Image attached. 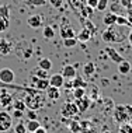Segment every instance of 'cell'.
I'll list each match as a JSON object with an SVG mask.
<instances>
[{"label": "cell", "instance_id": "1", "mask_svg": "<svg viewBox=\"0 0 132 133\" xmlns=\"http://www.w3.org/2000/svg\"><path fill=\"white\" fill-rule=\"evenodd\" d=\"M24 102H26V107L31 111H38L44 107L45 104V97L42 95L41 91H37V90H33L31 92H27V95L24 97Z\"/></svg>", "mask_w": 132, "mask_h": 133}, {"label": "cell", "instance_id": "2", "mask_svg": "<svg viewBox=\"0 0 132 133\" xmlns=\"http://www.w3.org/2000/svg\"><path fill=\"white\" fill-rule=\"evenodd\" d=\"M125 38H127V35H124L120 31V28H117V25L107 27L101 32V39L105 44H120V42L125 41Z\"/></svg>", "mask_w": 132, "mask_h": 133}, {"label": "cell", "instance_id": "3", "mask_svg": "<svg viewBox=\"0 0 132 133\" xmlns=\"http://www.w3.org/2000/svg\"><path fill=\"white\" fill-rule=\"evenodd\" d=\"M114 121L117 123H125L132 118V105H117L114 108Z\"/></svg>", "mask_w": 132, "mask_h": 133}, {"label": "cell", "instance_id": "4", "mask_svg": "<svg viewBox=\"0 0 132 133\" xmlns=\"http://www.w3.org/2000/svg\"><path fill=\"white\" fill-rule=\"evenodd\" d=\"M79 114V109H77L76 104L74 102H65L60 108V115L66 119H70V118H74Z\"/></svg>", "mask_w": 132, "mask_h": 133}, {"label": "cell", "instance_id": "5", "mask_svg": "<svg viewBox=\"0 0 132 133\" xmlns=\"http://www.w3.org/2000/svg\"><path fill=\"white\" fill-rule=\"evenodd\" d=\"M13 128V116L6 111H0V132H7Z\"/></svg>", "mask_w": 132, "mask_h": 133}, {"label": "cell", "instance_id": "6", "mask_svg": "<svg viewBox=\"0 0 132 133\" xmlns=\"http://www.w3.org/2000/svg\"><path fill=\"white\" fill-rule=\"evenodd\" d=\"M30 84H31V88L42 92L49 87V78H38L33 74V76H31V80H30Z\"/></svg>", "mask_w": 132, "mask_h": 133}, {"label": "cell", "instance_id": "7", "mask_svg": "<svg viewBox=\"0 0 132 133\" xmlns=\"http://www.w3.org/2000/svg\"><path fill=\"white\" fill-rule=\"evenodd\" d=\"M14 78V71L10 69V67H3V69H0V81L4 83V84H13Z\"/></svg>", "mask_w": 132, "mask_h": 133}, {"label": "cell", "instance_id": "8", "mask_svg": "<svg viewBox=\"0 0 132 133\" xmlns=\"http://www.w3.org/2000/svg\"><path fill=\"white\" fill-rule=\"evenodd\" d=\"M59 34H60V37H62V39H67V38H76V32H74L73 28L70 27L69 24H67V21H66V24H62V25H60Z\"/></svg>", "mask_w": 132, "mask_h": 133}, {"label": "cell", "instance_id": "9", "mask_svg": "<svg viewBox=\"0 0 132 133\" xmlns=\"http://www.w3.org/2000/svg\"><path fill=\"white\" fill-rule=\"evenodd\" d=\"M74 104H76L77 109H79V114H84L89 108H90V98H87V97L84 95L79 99H74Z\"/></svg>", "mask_w": 132, "mask_h": 133}, {"label": "cell", "instance_id": "10", "mask_svg": "<svg viewBox=\"0 0 132 133\" xmlns=\"http://www.w3.org/2000/svg\"><path fill=\"white\" fill-rule=\"evenodd\" d=\"M49 85H51V87L60 88V87L65 85V78H63L62 74L55 73V74H52V76H49Z\"/></svg>", "mask_w": 132, "mask_h": 133}, {"label": "cell", "instance_id": "11", "mask_svg": "<svg viewBox=\"0 0 132 133\" xmlns=\"http://www.w3.org/2000/svg\"><path fill=\"white\" fill-rule=\"evenodd\" d=\"M60 74L63 76L65 80H73V78L77 76V74H76V67L72 66V64H66V66H63L62 73H60Z\"/></svg>", "mask_w": 132, "mask_h": 133}, {"label": "cell", "instance_id": "12", "mask_svg": "<svg viewBox=\"0 0 132 133\" xmlns=\"http://www.w3.org/2000/svg\"><path fill=\"white\" fill-rule=\"evenodd\" d=\"M105 53H107V56H108L110 59H111L114 63H117V64L121 63L124 60V56H121L120 53L115 51V49L111 48V46H107V48H105Z\"/></svg>", "mask_w": 132, "mask_h": 133}, {"label": "cell", "instance_id": "13", "mask_svg": "<svg viewBox=\"0 0 132 133\" xmlns=\"http://www.w3.org/2000/svg\"><path fill=\"white\" fill-rule=\"evenodd\" d=\"M45 94H46V98H48L49 101H58L60 98V88L51 87V85H49V87L45 90Z\"/></svg>", "mask_w": 132, "mask_h": 133}, {"label": "cell", "instance_id": "14", "mask_svg": "<svg viewBox=\"0 0 132 133\" xmlns=\"http://www.w3.org/2000/svg\"><path fill=\"white\" fill-rule=\"evenodd\" d=\"M27 24H28V25H30L31 28L37 30V28H41L44 23H42V17L40 16V14H33L31 17H28Z\"/></svg>", "mask_w": 132, "mask_h": 133}, {"label": "cell", "instance_id": "15", "mask_svg": "<svg viewBox=\"0 0 132 133\" xmlns=\"http://www.w3.org/2000/svg\"><path fill=\"white\" fill-rule=\"evenodd\" d=\"M11 49H13L11 42L7 41V39H4V38L0 39V55H3V56L9 55V53L11 52Z\"/></svg>", "mask_w": 132, "mask_h": 133}, {"label": "cell", "instance_id": "16", "mask_svg": "<svg viewBox=\"0 0 132 133\" xmlns=\"http://www.w3.org/2000/svg\"><path fill=\"white\" fill-rule=\"evenodd\" d=\"M103 23H104V25L107 27H112V25H115V23H117V14L115 13H105L104 14V17H103Z\"/></svg>", "mask_w": 132, "mask_h": 133}, {"label": "cell", "instance_id": "17", "mask_svg": "<svg viewBox=\"0 0 132 133\" xmlns=\"http://www.w3.org/2000/svg\"><path fill=\"white\" fill-rule=\"evenodd\" d=\"M131 69H132V66H131V63L128 62L127 59H124L121 63H118V73L122 74V76L129 74L131 73Z\"/></svg>", "mask_w": 132, "mask_h": 133}, {"label": "cell", "instance_id": "18", "mask_svg": "<svg viewBox=\"0 0 132 133\" xmlns=\"http://www.w3.org/2000/svg\"><path fill=\"white\" fill-rule=\"evenodd\" d=\"M13 101V98H11V95H10V92H7L4 88L0 91V104H2V107H7V105H10Z\"/></svg>", "mask_w": 132, "mask_h": 133}, {"label": "cell", "instance_id": "19", "mask_svg": "<svg viewBox=\"0 0 132 133\" xmlns=\"http://www.w3.org/2000/svg\"><path fill=\"white\" fill-rule=\"evenodd\" d=\"M93 11H94V9H91V7H89V6L86 4V6H83V7L79 10V16H80L81 20H89V18L91 17Z\"/></svg>", "mask_w": 132, "mask_h": 133}, {"label": "cell", "instance_id": "20", "mask_svg": "<svg viewBox=\"0 0 132 133\" xmlns=\"http://www.w3.org/2000/svg\"><path fill=\"white\" fill-rule=\"evenodd\" d=\"M91 37H93L91 32L89 30H86V28H83V30L76 35V39H77V41H80V42H87V41H90V39H91Z\"/></svg>", "mask_w": 132, "mask_h": 133}, {"label": "cell", "instance_id": "21", "mask_svg": "<svg viewBox=\"0 0 132 133\" xmlns=\"http://www.w3.org/2000/svg\"><path fill=\"white\" fill-rule=\"evenodd\" d=\"M86 87H87V81L83 80L81 77L76 76V77L72 80V90H73V88H86Z\"/></svg>", "mask_w": 132, "mask_h": 133}, {"label": "cell", "instance_id": "22", "mask_svg": "<svg viewBox=\"0 0 132 133\" xmlns=\"http://www.w3.org/2000/svg\"><path fill=\"white\" fill-rule=\"evenodd\" d=\"M41 126V123L38 122V119H34V121H31V119H28L26 122V128H27V132H31V133H34L35 130H37L38 128Z\"/></svg>", "mask_w": 132, "mask_h": 133}, {"label": "cell", "instance_id": "23", "mask_svg": "<svg viewBox=\"0 0 132 133\" xmlns=\"http://www.w3.org/2000/svg\"><path fill=\"white\" fill-rule=\"evenodd\" d=\"M38 67L40 69H44L46 71H49L52 69V62H51V59H48V57H41L40 59V62H38Z\"/></svg>", "mask_w": 132, "mask_h": 133}, {"label": "cell", "instance_id": "24", "mask_svg": "<svg viewBox=\"0 0 132 133\" xmlns=\"http://www.w3.org/2000/svg\"><path fill=\"white\" fill-rule=\"evenodd\" d=\"M94 71H96V64L93 63V62H89L86 63L83 66V73H84V76H93L94 74Z\"/></svg>", "mask_w": 132, "mask_h": 133}, {"label": "cell", "instance_id": "25", "mask_svg": "<svg viewBox=\"0 0 132 133\" xmlns=\"http://www.w3.org/2000/svg\"><path fill=\"white\" fill-rule=\"evenodd\" d=\"M42 35H44L46 39H52L55 37V28L51 27V25H45L44 30H42Z\"/></svg>", "mask_w": 132, "mask_h": 133}, {"label": "cell", "instance_id": "26", "mask_svg": "<svg viewBox=\"0 0 132 133\" xmlns=\"http://www.w3.org/2000/svg\"><path fill=\"white\" fill-rule=\"evenodd\" d=\"M11 107H13V109L23 111V112H26V109H27V107H26V102H24V99H16L14 102H11Z\"/></svg>", "mask_w": 132, "mask_h": 133}, {"label": "cell", "instance_id": "27", "mask_svg": "<svg viewBox=\"0 0 132 133\" xmlns=\"http://www.w3.org/2000/svg\"><path fill=\"white\" fill-rule=\"evenodd\" d=\"M0 87L2 88H9V87H11V88H16V90H23V91H26V92H31L34 88H30V87H23V85H13V84H4V83H2L0 81Z\"/></svg>", "mask_w": 132, "mask_h": 133}, {"label": "cell", "instance_id": "28", "mask_svg": "<svg viewBox=\"0 0 132 133\" xmlns=\"http://www.w3.org/2000/svg\"><path fill=\"white\" fill-rule=\"evenodd\" d=\"M118 133H132V123H131V122L120 123V126H118Z\"/></svg>", "mask_w": 132, "mask_h": 133}, {"label": "cell", "instance_id": "29", "mask_svg": "<svg viewBox=\"0 0 132 133\" xmlns=\"http://www.w3.org/2000/svg\"><path fill=\"white\" fill-rule=\"evenodd\" d=\"M117 27H131L129 25V21H128L127 16H117Z\"/></svg>", "mask_w": 132, "mask_h": 133}, {"label": "cell", "instance_id": "30", "mask_svg": "<svg viewBox=\"0 0 132 133\" xmlns=\"http://www.w3.org/2000/svg\"><path fill=\"white\" fill-rule=\"evenodd\" d=\"M69 3L76 11H79L83 6H86V0H69Z\"/></svg>", "mask_w": 132, "mask_h": 133}, {"label": "cell", "instance_id": "31", "mask_svg": "<svg viewBox=\"0 0 132 133\" xmlns=\"http://www.w3.org/2000/svg\"><path fill=\"white\" fill-rule=\"evenodd\" d=\"M34 76L38 77V78H49V73L44 69H40V67H37L34 71Z\"/></svg>", "mask_w": 132, "mask_h": 133}, {"label": "cell", "instance_id": "32", "mask_svg": "<svg viewBox=\"0 0 132 133\" xmlns=\"http://www.w3.org/2000/svg\"><path fill=\"white\" fill-rule=\"evenodd\" d=\"M14 133H28L27 128H26V123H24V122H18V123L14 125Z\"/></svg>", "mask_w": 132, "mask_h": 133}, {"label": "cell", "instance_id": "33", "mask_svg": "<svg viewBox=\"0 0 132 133\" xmlns=\"http://www.w3.org/2000/svg\"><path fill=\"white\" fill-rule=\"evenodd\" d=\"M10 28V18H0V32H6Z\"/></svg>", "mask_w": 132, "mask_h": 133}, {"label": "cell", "instance_id": "34", "mask_svg": "<svg viewBox=\"0 0 132 133\" xmlns=\"http://www.w3.org/2000/svg\"><path fill=\"white\" fill-rule=\"evenodd\" d=\"M72 92H73L74 99H79V98H81V97L86 95V88H73Z\"/></svg>", "mask_w": 132, "mask_h": 133}, {"label": "cell", "instance_id": "35", "mask_svg": "<svg viewBox=\"0 0 132 133\" xmlns=\"http://www.w3.org/2000/svg\"><path fill=\"white\" fill-rule=\"evenodd\" d=\"M76 45H77V39L76 38L63 39V46H65V48H74Z\"/></svg>", "mask_w": 132, "mask_h": 133}, {"label": "cell", "instance_id": "36", "mask_svg": "<svg viewBox=\"0 0 132 133\" xmlns=\"http://www.w3.org/2000/svg\"><path fill=\"white\" fill-rule=\"evenodd\" d=\"M83 28H86V30H89V31H90L93 35H94L96 32H97V28H96V25L91 23L90 20H84V27H83Z\"/></svg>", "mask_w": 132, "mask_h": 133}, {"label": "cell", "instance_id": "37", "mask_svg": "<svg viewBox=\"0 0 132 133\" xmlns=\"http://www.w3.org/2000/svg\"><path fill=\"white\" fill-rule=\"evenodd\" d=\"M10 7L9 6H0V18H10Z\"/></svg>", "mask_w": 132, "mask_h": 133}, {"label": "cell", "instance_id": "38", "mask_svg": "<svg viewBox=\"0 0 132 133\" xmlns=\"http://www.w3.org/2000/svg\"><path fill=\"white\" fill-rule=\"evenodd\" d=\"M108 2H110V0H98L96 10H98V11H105L107 7H108Z\"/></svg>", "mask_w": 132, "mask_h": 133}, {"label": "cell", "instance_id": "39", "mask_svg": "<svg viewBox=\"0 0 132 133\" xmlns=\"http://www.w3.org/2000/svg\"><path fill=\"white\" fill-rule=\"evenodd\" d=\"M45 0H27V4L31 7H41L45 4Z\"/></svg>", "mask_w": 132, "mask_h": 133}, {"label": "cell", "instance_id": "40", "mask_svg": "<svg viewBox=\"0 0 132 133\" xmlns=\"http://www.w3.org/2000/svg\"><path fill=\"white\" fill-rule=\"evenodd\" d=\"M48 2H49V4H51L52 7L59 9V7H62V4H63V2H65V0H48Z\"/></svg>", "mask_w": 132, "mask_h": 133}, {"label": "cell", "instance_id": "41", "mask_svg": "<svg viewBox=\"0 0 132 133\" xmlns=\"http://www.w3.org/2000/svg\"><path fill=\"white\" fill-rule=\"evenodd\" d=\"M69 128L72 132H80V123L79 122H72V123L69 125Z\"/></svg>", "mask_w": 132, "mask_h": 133}, {"label": "cell", "instance_id": "42", "mask_svg": "<svg viewBox=\"0 0 132 133\" xmlns=\"http://www.w3.org/2000/svg\"><path fill=\"white\" fill-rule=\"evenodd\" d=\"M11 116H13V119H21V118L24 116V112H23V111H17V109H14V112L11 114Z\"/></svg>", "mask_w": 132, "mask_h": 133}, {"label": "cell", "instance_id": "43", "mask_svg": "<svg viewBox=\"0 0 132 133\" xmlns=\"http://www.w3.org/2000/svg\"><path fill=\"white\" fill-rule=\"evenodd\" d=\"M125 16H127L128 21H129V25L132 27V4L127 9V14H125Z\"/></svg>", "mask_w": 132, "mask_h": 133}, {"label": "cell", "instance_id": "44", "mask_svg": "<svg viewBox=\"0 0 132 133\" xmlns=\"http://www.w3.org/2000/svg\"><path fill=\"white\" fill-rule=\"evenodd\" d=\"M27 118H28V119H31V121L37 119V111H31V109H28V111H27Z\"/></svg>", "mask_w": 132, "mask_h": 133}, {"label": "cell", "instance_id": "45", "mask_svg": "<svg viewBox=\"0 0 132 133\" xmlns=\"http://www.w3.org/2000/svg\"><path fill=\"white\" fill-rule=\"evenodd\" d=\"M120 4L124 7V9H128V7H129L131 4H132V0H120Z\"/></svg>", "mask_w": 132, "mask_h": 133}, {"label": "cell", "instance_id": "46", "mask_svg": "<svg viewBox=\"0 0 132 133\" xmlns=\"http://www.w3.org/2000/svg\"><path fill=\"white\" fill-rule=\"evenodd\" d=\"M97 3H98V0H86V4L89 7H91V9H96V7H97Z\"/></svg>", "mask_w": 132, "mask_h": 133}, {"label": "cell", "instance_id": "47", "mask_svg": "<svg viewBox=\"0 0 132 133\" xmlns=\"http://www.w3.org/2000/svg\"><path fill=\"white\" fill-rule=\"evenodd\" d=\"M128 42H129V45L132 46V28H131V30H129V32H128Z\"/></svg>", "mask_w": 132, "mask_h": 133}, {"label": "cell", "instance_id": "48", "mask_svg": "<svg viewBox=\"0 0 132 133\" xmlns=\"http://www.w3.org/2000/svg\"><path fill=\"white\" fill-rule=\"evenodd\" d=\"M34 133H46V130H45V128H42V126H40L37 129V130H35Z\"/></svg>", "mask_w": 132, "mask_h": 133}, {"label": "cell", "instance_id": "49", "mask_svg": "<svg viewBox=\"0 0 132 133\" xmlns=\"http://www.w3.org/2000/svg\"><path fill=\"white\" fill-rule=\"evenodd\" d=\"M45 2H48V0H45Z\"/></svg>", "mask_w": 132, "mask_h": 133}, {"label": "cell", "instance_id": "50", "mask_svg": "<svg viewBox=\"0 0 132 133\" xmlns=\"http://www.w3.org/2000/svg\"><path fill=\"white\" fill-rule=\"evenodd\" d=\"M28 133H31V132H28Z\"/></svg>", "mask_w": 132, "mask_h": 133}]
</instances>
